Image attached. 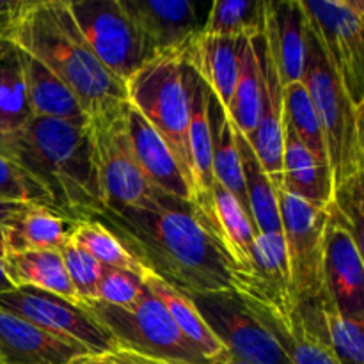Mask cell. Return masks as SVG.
<instances>
[{"label":"cell","instance_id":"6da1fadb","mask_svg":"<svg viewBox=\"0 0 364 364\" xmlns=\"http://www.w3.org/2000/svg\"><path fill=\"white\" fill-rule=\"evenodd\" d=\"M105 224L155 276L188 294L240 290V272L217 244L192 201L151 188L137 206L103 210Z\"/></svg>","mask_w":364,"mask_h":364},{"label":"cell","instance_id":"7a4b0ae2","mask_svg":"<svg viewBox=\"0 0 364 364\" xmlns=\"http://www.w3.org/2000/svg\"><path fill=\"white\" fill-rule=\"evenodd\" d=\"M4 36L57 75L89 121L117 112L128 103L127 84L100 63L66 0H23Z\"/></svg>","mask_w":364,"mask_h":364},{"label":"cell","instance_id":"3957f363","mask_svg":"<svg viewBox=\"0 0 364 364\" xmlns=\"http://www.w3.org/2000/svg\"><path fill=\"white\" fill-rule=\"evenodd\" d=\"M2 156L45 192L53 212L80 223L96 219L105 210L89 124L32 117Z\"/></svg>","mask_w":364,"mask_h":364},{"label":"cell","instance_id":"277c9868","mask_svg":"<svg viewBox=\"0 0 364 364\" xmlns=\"http://www.w3.org/2000/svg\"><path fill=\"white\" fill-rule=\"evenodd\" d=\"M301 82L318 116L334 191H338L355 178H363L364 109L354 105L343 82L331 66L318 36L309 23L306 32V59Z\"/></svg>","mask_w":364,"mask_h":364},{"label":"cell","instance_id":"5b68a950","mask_svg":"<svg viewBox=\"0 0 364 364\" xmlns=\"http://www.w3.org/2000/svg\"><path fill=\"white\" fill-rule=\"evenodd\" d=\"M187 50L188 45L146 60L127 82V95L128 103L164 139L192 191L187 135L196 71L188 63Z\"/></svg>","mask_w":364,"mask_h":364},{"label":"cell","instance_id":"8992f818","mask_svg":"<svg viewBox=\"0 0 364 364\" xmlns=\"http://www.w3.org/2000/svg\"><path fill=\"white\" fill-rule=\"evenodd\" d=\"M78 306L109 331L117 348L169 364H212L181 334L166 306L148 288L132 308L103 302H78Z\"/></svg>","mask_w":364,"mask_h":364},{"label":"cell","instance_id":"52a82bcc","mask_svg":"<svg viewBox=\"0 0 364 364\" xmlns=\"http://www.w3.org/2000/svg\"><path fill=\"white\" fill-rule=\"evenodd\" d=\"M185 294L194 302L228 358L247 364H291L242 291Z\"/></svg>","mask_w":364,"mask_h":364},{"label":"cell","instance_id":"ba28073f","mask_svg":"<svg viewBox=\"0 0 364 364\" xmlns=\"http://www.w3.org/2000/svg\"><path fill=\"white\" fill-rule=\"evenodd\" d=\"M301 4L354 105L364 109V2L301 0Z\"/></svg>","mask_w":364,"mask_h":364},{"label":"cell","instance_id":"9c48e42d","mask_svg":"<svg viewBox=\"0 0 364 364\" xmlns=\"http://www.w3.org/2000/svg\"><path fill=\"white\" fill-rule=\"evenodd\" d=\"M100 63L127 84L148 60L144 41L121 0H66Z\"/></svg>","mask_w":364,"mask_h":364},{"label":"cell","instance_id":"30bf717a","mask_svg":"<svg viewBox=\"0 0 364 364\" xmlns=\"http://www.w3.org/2000/svg\"><path fill=\"white\" fill-rule=\"evenodd\" d=\"M281 226L297 304L318 301L323 294V235L327 210L316 208L283 188H276Z\"/></svg>","mask_w":364,"mask_h":364},{"label":"cell","instance_id":"8fae6325","mask_svg":"<svg viewBox=\"0 0 364 364\" xmlns=\"http://www.w3.org/2000/svg\"><path fill=\"white\" fill-rule=\"evenodd\" d=\"M127 107L89 121L100 192L109 212L141 205L151 192L128 141Z\"/></svg>","mask_w":364,"mask_h":364},{"label":"cell","instance_id":"7c38bea8","mask_svg":"<svg viewBox=\"0 0 364 364\" xmlns=\"http://www.w3.org/2000/svg\"><path fill=\"white\" fill-rule=\"evenodd\" d=\"M0 309L39 327L52 336L84 347L89 354H105L117 345L105 327L100 326L78 304L34 288H14L0 294Z\"/></svg>","mask_w":364,"mask_h":364},{"label":"cell","instance_id":"4fadbf2b","mask_svg":"<svg viewBox=\"0 0 364 364\" xmlns=\"http://www.w3.org/2000/svg\"><path fill=\"white\" fill-rule=\"evenodd\" d=\"M323 294L341 316L364 322L363 242L333 203L323 235Z\"/></svg>","mask_w":364,"mask_h":364},{"label":"cell","instance_id":"5bb4252c","mask_svg":"<svg viewBox=\"0 0 364 364\" xmlns=\"http://www.w3.org/2000/svg\"><path fill=\"white\" fill-rule=\"evenodd\" d=\"M144 41L148 59L191 45L201 34L198 6L188 0H121Z\"/></svg>","mask_w":364,"mask_h":364},{"label":"cell","instance_id":"9a60e30c","mask_svg":"<svg viewBox=\"0 0 364 364\" xmlns=\"http://www.w3.org/2000/svg\"><path fill=\"white\" fill-rule=\"evenodd\" d=\"M259 60V78H262V96H259V114L255 132L247 137L252 151L269 174L274 187L281 183L283 169V84L277 75L276 64L267 48L265 32L252 39Z\"/></svg>","mask_w":364,"mask_h":364},{"label":"cell","instance_id":"2e32d148","mask_svg":"<svg viewBox=\"0 0 364 364\" xmlns=\"http://www.w3.org/2000/svg\"><path fill=\"white\" fill-rule=\"evenodd\" d=\"M192 203L198 208L206 230L244 277L251 269L252 244L258 235L251 217L235 199V196L219 183H213L212 194L208 198L196 199Z\"/></svg>","mask_w":364,"mask_h":364},{"label":"cell","instance_id":"e0dca14e","mask_svg":"<svg viewBox=\"0 0 364 364\" xmlns=\"http://www.w3.org/2000/svg\"><path fill=\"white\" fill-rule=\"evenodd\" d=\"M127 132L135 162L149 187L164 194L192 201L191 187L171 149L155 128L130 103L127 107Z\"/></svg>","mask_w":364,"mask_h":364},{"label":"cell","instance_id":"ac0fdd59","mask_svg":"<svg viewBox=\"0 0 364 364\" xmlns=\"http://www.w3.org/2000/svg\"><path fill=\"white\" fill-rule=\"evenodd\" d=\"M308 20L301 0L267 2L265 41L283 87L302 80Z\"/></svg>","mask_w":364,"mask_h":364},{"label":"cell","instance_id":"d6986e66","mask_svg":"<svg viewBox=\"0 0 364 364\" xmlns=\"http://www.w3.org/2000/svg\"><path fill=\"white\" fill-rule=\"evenodd\" d=\"M87 354L80 345L0 309V364H70Z\"/></svg>","mask_w":364,"mask_h":364},{"label":"cell","instance_id":"ffe728a7","mask_svg":"<svg viewBox=\"0 0 364 364\" xmlns=\"http://www.w3.org/2000/svg\"><path fill=\"white\" fill-rule=\"evenodd\" d=\"M245 299L291 364H340L331 348L306 327L297 302L276 306L249 295Z\"/></svg>","mask_w":364,"mask_h":364},{"label":"cell","instance_id":"44dd1931","mask_svg":"<svg viewBox=\"0 0 364 364\" xmlns=\"http://www.w3.org/2000/svg\"><path fill=\"white\" fill-rule=\"evenodd\" d=\"M238 291L256 301L276 306L297 302L291 290L290 265L283 233L256 235L252 244L251 269L242 277Z\"/></svg>","mask_w":364,"mask_h":364},{"label":"cell","instance_id":"7402d4cb","mask_svg":"<svg viewBox=\"0 0 364 364\" xmlns=\"http://www.w3.org/2000/svg\"><path fill=\"white\" fill-rule=\"evenodd\" d=\"M288 194L327 210L334 198L333 174L329 166L318 162L283 119V169L279 187Z\"/></svg>","mask_w":364,"mask_h":364},{"label":"cell","instance_id":"603a6c76","mask_svg":"<svg viewBox=\"0 0 364 364\" xmlns=\"http://www.w3.org/2000/svg\"><path fill=\"white\" fill-rule=\"evenodd\" d=\"M247 38H219L198 34L187 50L188 63L226 110L233 96Z\"/></svg>","mask_w":364,"mask_h":364},{"label":"cell","instance_id":"cb8c5ba5","mask_svg":"<svg viewBox=\"0 0 364 364\" xmlns=\"http://www.w3.org/2000/svg\"><path fill=\"white\" fill-rule=\"evenodd\" d=\"M75 224L45 206H27L0 228L4 252L60 251L70 242Z\"/></svg>","mask_w":364,"mask_h":364},{"label":"cell","instance_id":"d4e9b609","mask_svg":"<svg viewBox=\"0 0 364 364\" xmlns=\"http://www.w3.org/2000/svg\"><path fill=\"white\" fill-rule=\"evenodd\" d=\"M18 55H20L28 103L34 117L66 121L77 127L89 124L87 114L57 75H53L41 60L28 55L23 50L18 48Z\"/></svg>","mask_w":364,"mask_h":364},{"label":"cell","instance_id":"484cf974","mask_svg":"<svg viewBox=\"0 0 364 364\" xmlns=\"http://www.w3.org/2000/svg\"><path fill=\"white\" fill-rule=\"evenodd\" d=\"M306 327L331 348L340 364H364V322L345 318L326 297L299 304Z\"/></svg>","mask_w":364,"mask_h":364},{"label":"cell","instance_id":"4316f807","mask_svg":"<svg viewBox=\"0 0 364 364\" xmlns=\"http://www.w3.org/2000/svg\"><path fill=\"white\" fill-rule=\"evenodd\" d=\"M4 269L14 288H34L78 304L59 251L4 255Z\"/></svg>","mask_w":364,"mask_h":364},{"label":"cell","instance_id":"83f0119b","mask_svg":"<svg viewBox=\"0 0 364 364\" xmlns=\"http://www.w3.org/2000/svg\"><path fill=\"white\" fill-rule=\"evenodd\" d=\"M142 283H144L146 288L166 306L171 318L174 320V323H176L178 329L181 331V334H183V336L187 338V340L191 341L206 359H210L212 364H215L217 361H220V359L228 358L224 347L219 343V340L213 336L210 327L206 326L203 316L199 315L194 302L191 301V297H188L185 291L178 290L173 284L166 283L162 277L155 276L153 272L146 274V276L142 277Z\"/></svg>","mask_w":364,"mask_h":364},{"label":"cell","instance_id":"f1b7e54d","mask_svg":"<svg viewBox=\"0 0 364 364\" xmlns=\"http://www.w3.org/2000/svg\"><path fill=\"white\" fill-rule=\"evenodd\" d=\"M32 117L18 48L7 39L0 53V155L27 128Z\"/></svg>","mask_w":364,"mask_h":364},{"label":"cell","instance_id":"f546056e","mask_svg":"<svg viewBox=\"0 0 364 364\" xmlns=\"http://www.w3.org/2000/svg\"><path fill=\"white\" fill-rule=\"evenodd\" d=\"M210 89L196 73L191 92L188 119V159L192 167V201L208 198L213 188L212 173V130L208 117Z\"/></svg>","mask_w":364,"mask_h":364},{"label":"cell","instance_id":"4dcf8cb0","mask_svg":"<svg viewBox=\"0 0 364 364\" xmlns=\"http://www.w3.org/2000/svg\"><path fill=\"white\" fill-rule=\"evenodd\" d=\"M208 117L210 130H212L213 181L226 188L230 194H233L235 199L240 203L242 208L251 217L247 196H245L244 176H242L240 153H238L237 141H235L233 124H231L226 110L223 109V105L217 102L212 92L208 96Z\"/></svg>","mask_w":364,"mask_h":364},{"label":"cell","instance_id":"1f68e13d","mask_svg":"<svg viewBox=\"0 0 364 364\" xmlns=\"http://www.w3.org/2000/svg\"><path fill=\"white\" fill-rule=\"evenodd\" d=\"M233 132L238 153H240L242 176H244L245 196H247L252 223H255L258 233H283L276 187L272 185L262 164H259L256 153L252 151L247 137L242 135L235 127Z\"/></svg>","mask_w":364,"mask_h":364},{"label":"cell","instance_id":"d6a6232c","mask_svg":"<svg viewBox=\"0 0 364 364\" xmlns=\"http://www.w3.org/2000/svg\"><path fill=\"white\" fill-rule=\"evenodd\" d=\"M267 2L263 0H217L203 25V34L219 38L255 39L265 32Z\"/></svg>","mask_w":364,"mask_h":364},{"label":"cell","instance_id":"836d02e7","mask_svg":"<svg viewBox=\"0 0 364 364\" xmlns=\"http://www.w3.org/2000/svg\"><path fill=\"white\" fill-rule=\"evenodd\" d=\"M70 242L84 249L87 255L103 267L110 269L124 270V272L135 274L142 279L149 272L127 247L119 242V238L100 220H80L75 224L73 233H71Z\"/></svg>","mask_w":364,"mask_h":364},{"label":"cell","instance_id":"e575fe53","mask_svg":"<svg viewBox=\"0 0 364 364\" xmlns=\"http://www.w3.org/2000/svg\"><path fill=\"white\" fill-rule=\"evenodd\" d=\"M259 96H262V78H259L258 53L252 45V39H247L242 52L240 75L226 109L231 124L245 137L255 132L258 123Z\"/></svg>","mask_w":364,"mask_h":364},{"label":"cell","instance_id":"d590c367","mask_svg":"<svg viewBox=\"0 0 364 364\" xmlns=\"http://www.w3.org/2000/svg\"><path fill=\"white\" fill-rule=\"evenodd\" d=\"M283 107L284 123L290 124L302 144L315 155L318 162L329 166L322 127L302 82H295L283 89Z\"/></svg>","mask_w":364,"mask_h":364},{"label":"cell","instance_id":"8d00e7d4","mask_svg":"<svg viewBox=\"0 0 364 364\" xmlns=\"http://www.w3.org/2000/svg\"><path fill=\"white\" fill-rule=\"evenodd\" d=\"M59 252L63 256L71 287L77 294V301L95 302L98 281L103 270L102 263L96 262L91 255H87L84 249L75 245L73 242H68Z\"/></svg>","mask_w":364,"mask_h":364},{"label":"cell","instance_id":"74e56055","mask_svg":"<svg viewBox=\"0 0 364 364\" xmlns=\"http://www.w3.org/2000/svg\"><path fill=\"white\" fill-rule=\"evenodd\" d=\"M146 294V284L135 274L103 267L96 290V301L116 308H132Z\"/></svg>","mask_w":364,"mask_h":364},{"label":"cell","instance_id":"f35d334b","mask_svg":"<svg viewBox=\"0 0 364 364\" xmlns=\"http://www.w3.org/2000/svg\"><path fill=\"white\" fill-rule=\"evenodd\" d=\"M0 199L23 205H38L52 210L45 192L9 159L0 155Z\"/></svg>","mask_w":364,"mask_h":364},{"label":"cell","instance_id":"ab89813d","mask_svg":"<svg viewBox=\"0 0 364 364\" xmlns=\"http://www.w3.org/2000/svg\"><path fill=\"white\" fill-rule=\"evenodd\" d=\"M105 364H169L159 361V359L148 358V355L135 354V352L124 350V348H116V350L98 354Z\"/></svg>","mask_w":364,"mask_h":364},{"label":"cell","instance_id":"60d3db41","mask_svg":"<svg viewBox=\"0 0 364 364\" xmlns=\"http://www.w3.org/2000/svg\"><path fill=\"white\" fill-rule=\"evenodd\" d=\"M21 4H23V0L21 2H0V32H6L11 27V23L16 20Z\"/></svg>","mask_w":364,"mask_h":364},{"label":"cell","instance_id":"b9f144b4","mask_svg":"<svg viewBox=\"0 0 364 364\" xmlns=\"http://www.w3.org/2000/svg\"><path fill=\"white\" fill-rule=\"evenodd\" d=\"M27 206L31 205H23V203H11V201H4L0 199V228L7 223V220L13 219L16 213H20L21 210H25Z\"/></svg>","mask_w":364,"mask_h":364},{"label":"cell","instance_id":"7bdbcfd3","mask_svg":"<svg viewBox=\"0 0 364 364\" xmlns=\"http://www.w3.org/2000/svg\"><path fill=\"white\" fill-rule=\"evenodd\" d=\"M4 245H2V235H0V294H6V291L14 290V287L11 284L9 277H7L6 269H4Z\"/></svg>","mask_w":364,"mask_h":364},{"label":"cell","instance_id":"ee69618b","mask_svg":"<svg viewBox=\"0 0 364 364\" xmlns=\"http://www.w3.org/2000/svg\"><path fill=\"white\" fill-rule=\"evenodd\" d=\"M70 364H105V363L102 361V358H100L98 354H87V355H82V358L75 359V361Z\"/></svg>","mask_w":364,"mask_h":364},{"label":"cell","instance_id":"f6af8a7d","mask_svg":"<svg viewBox=\"0 0 364 364\" xmlns=\"http://www.w3.org/2000/svg\"><path fill=\"white\" fill-rule=\"evenodd\" d=\"M215 364H247V363H240V361H235V359L231 358H224L220 359V361H217Z\"/></svg>","mask_w":364,"mask_h":364},{"label":"cell","instance_id":"bcb514c9","mask_svg":"<svg viewBox=\"0 0 364 364\" xmlns=\"http://www.w3.org/2000/svg\"><path fill=\"white\" fill-rule=\"evenodd\" d=\"M6 45H7V38H6V36H4V32H0V53L4 52Z\"/></svg>","mask_w":364,"mask_h":364}]
</instances>
